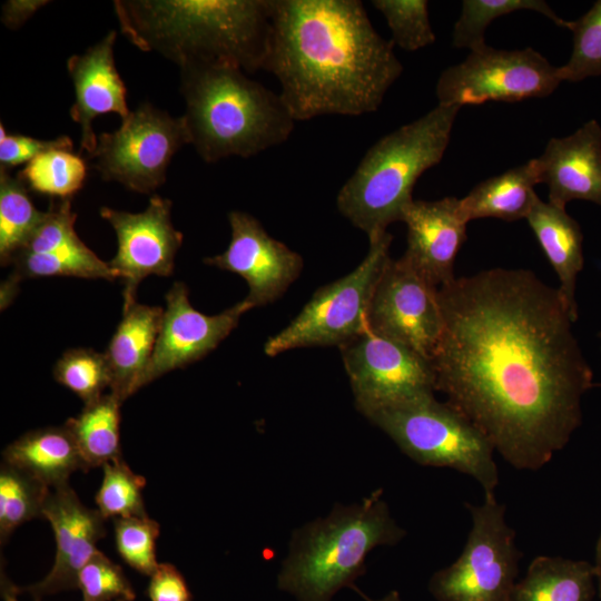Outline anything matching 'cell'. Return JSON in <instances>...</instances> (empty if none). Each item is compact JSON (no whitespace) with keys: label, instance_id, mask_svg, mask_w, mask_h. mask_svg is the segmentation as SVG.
Returning a JSON list of instances; mask_svg holds the SVG:
<instances>
[{"label":"cell","instance_id":"1","mask_svg":"<svg viewBox=\"0 0 601 601\" xmlns=\"http://www.w3.org/2000/svg\"><path fill=\"white\" fill-rule=\"evenodd\" d=\"M435 391L516 470L538 471L582 423L593 373L558 288L492 268L439 288Z\"/></svg>","mask_w":601,"mask_h":601},{"label":"cell","instance_id":"2","mask_svg":"<svg viewBox=\"0 0 601 601\" xmlns=\"http://www.w3.org/2000/svg\"><path fill=\"white\" fill-rule=\"evenodd\" d=\"M263 70L295 121L376 111L403 65L358 0H272Z\"/></svg>","mask_w":601,"mask_h":601},{"label":"cell","instance_id":"3","mask_svg":"<svg viewBox=\"0 0 601 601\" xmlns=\"http://www.w3.org/2000/svg\"><path fill=\"white\" fill-rule=\"evenodd\" d=\"M114 9L128 41L179 68H264L272 0H116Z\"/></svg>","mask_w":601,"mask_h":601},{"label":"cell","instance_id":"4","mask_svg":"<svg viewBox=\"0 0 601 601\" xmlns=\"http://www.w3.org/2000/svg\"><path fill=\"white\" fill-rule=\"evenodd\" d=\"M183 115L199 157L209 164L248 158L285 142L295 120L279 93L230 66L180 68Z\"/></svg>","mask_w":601,"mask_h":601},{"label":"cell","instance_id":"5","mask_svg":"<svg viewBox=\"0 0 601 601\" xmlns=\"http://www.w3.org/2000/svg\"><path fill=\"white\" fill-rule=\"evenodd\" d=\"M460 106L441 105L368 148L336 196L338 211L368 240L402 221L417 179L443 158Z\"/></svg>","mask_w":601,"mask_h":601},{"label":"cell","instance_id":"6","mask_svg":"<svg viewBox=\"0 0 601 601\" xmlns=\"http://www.w3.org/2000/svg\"><path fill=\"white\" fill-rule=\"evenodd\" d=\"M405 534L381 490L358 504L336 506L294 535L278 588L298 601H331L364 573L365 559L374 548L394 545Z\"/></svg>","mask_w":601,"mask_h":601},{"label":"cell","instance_id":"7","mask_svg":"<svg viewBox=\"0 0 601 601\" xmlns=\"http://www.w3.org/2000/svg\"><path fill=\"white\" fill-rule=\"evenodd\" d=\"M365 417L416 463L453 469L476 480L484 495L495 494L499 470L494 446L450 403L430 396L381 408Z\"/></svg>","mask_w":601,"mask_h":601},{"label":"cell","instance_id":"8","mask_svg":"<svg viewBox=\"0 0 601 601\" xmlns=\"http://www.w3.org/2000/svg\"><path fill=\"white\" fill-rule=\"evenodd\" d=\"M388 231L370 239L364 259L346 276L319 287L299 314L270 336L264 352L276 356L289 349L342 346L367 329V309L378 278L391 259Z\"/></svg>","mask_w":601,"mask_h":601},{"label":"cell","instance_id":"9","mask_svg":"<svg viewBox=\"0 0 601 601\" xmlns=\"http://www.w3.org/2000/svg\"><path fill=\"white\" fill-rule=\"evenodd\" d=\"M465 506L472 521L466 543L455 562L431 577L428 591L437 601H506L522 552L505 520V506L495 494Z\"/></svg>","mask_w":601,"mask_h":601},{"label":"cell","instance_id":"10","mask_svg":"<svg viewBox=\"0 0 601 601\" xmlns=\"http://www.w3.org/2000/svg\"><path fill=\"white\" fill-rule=\"evenodd\" d=\"M561 82L559 67L533 48L505 50L485 45L443 70L435 95L439 104L462 108L548 97Z\"/></svg>","mask_w":601,"mask_h":601},{"label":"cell","instance_id":"11","mask_svg":"<svg viewBox=\"0 0 601 601\" xmlns=\"http://www.w3.org/2000/svg\"><path fill=\"white\" fill-rule=\"evenodd\" d=\"M188 144L183 116L171 117L145 102L130 111L117 130L100 134L89 158L104 180L150 194L166 181L170 160Z\"/></svg>","mask_w":601,"mask_h":601},{"label":"cell","instance_id":"12","mask_svg":"<svg viewBox=\"0 0 601 601\" xmlns=\"http://www.w3.org/2000/svg\"><path fill=\"white\" fill-rule=\"evenodd\" d=\"M357 410L364 415L434 396L432 362L366 329L339 346Z\"/></svg>","mask_w":601,"mask_h":601},{"label":"cell","instance_id":"13","mask_svg":"<svg viewBox=\"0 0 601 601\" xmlns=\"http://www.w3.org/2000/svg\"><path fill=\"white\" fill-rule=\"evenodd\" d=\"M437 292L403 257L391 258L367 309V329L431 361L442 333Z\"/></svg>","mask_w":601,"mask_h":601},{"label":"cell","instance_id":"14","mask_svg":"<svg viewBox=\"0 0 601 601\" xmlns=\"http://www.w3.org/2000/svg\"><path fill=\"white\" fill-rule=\"evenodd\" d=\"M170 210L171 201L158 195H154L147 208L137 214L100 208V216L117 236V253L109 266L124 283V309L136 303V293L144 278L173 274L184 237L174 227Z\"/></svg>","mask_w":601,"mask_h":601},{"label":"cell","instance_id":"15","mask_svg":"<svg viewBox=\"0 0 601 601\" xmlns=\"http://www.w3.org/2000/svg\"><path fill=\"white\" fill-rule=\"evenodd\" d=\"M228 221L231 238L227 249L204 263L242 276L248 285L244 299L252 308L273 303L300 275L302 256L273 238L248 213L233 210Z\"/></svg>","mask_w":601,"mask_h":601},{"label":"cell","instance_id":"16","mask_svg":"<svg viewBox=\"0 0 601 601\" xmlns=\"http://www.w3.org/2000/svg\"><path fill=\"white\" fill-rule=\"evenodd\" d=\"M249 309L252 306L243 299L219 314H203L189 303L187 286L180 282L175 283L166 294L159 335L142 375L141 387L214 351Z\"/></svg>","mask_w":601,"mask_h":601},{"label":"cell","instance_id":"17","mask_svg":"<svg viewBox=\"0 0 601 601\" xmlns=\"http://www.w3.org/2000/svg\"><path fill=\"white\" fill-rule=\"evenodd\" d=\"M42 518L50 523L56 539V556L49 573L39 582L20 588L35 601L45 595L77 588L82 566L98 550L97 542L106 535L99 511L85 506L70 485L50 490L42 508Z\"/></svg>","mask_w":601,"mask_h":601},{"label":"cell","instance_id":"18","mask_svg":"<svg viewBox=\"0 0 601 601\" xmlns=\"http://www.w3.org/2000/svg\"><path fill=\"white\" fill-rule=\"evenodd\" d=\"M402 221L407 229L406 249L402 257L436 288L455 279V258L466 239L460 199H413L404 208Z\"/></svg>","mask_w":601,"mask_h":601},{"label":"cell","instance_id":"19","mask_svg":"<svg viewBox=\"0 0 601 601\" xmlns=\"http://www.w3.org/2000/svg\"><path fill=\"white\" fill-rule=\"evenodd\" d=\"M549 203L565 208L574 200L601 205V126L592 119L572 135L551 138L535 158Z\"/></svg>","mask_w":601,"mask_h":601},{"label":"cell","instance_id":"20","mask_svg":"<svg viewBox=\"0 0 601 601\" xmlns=\"http://www.w3.org/2000/svg\"><path fill=\"white\" fill-rule=\"evenodd\" d=\"M116 38L117 31L111 30L83 53L73 55L67 61L75 88L70 117L80 125V151L87 156L97 147L98 136L92 122L99 115L115 112L124 120L130 114L126 86L115 65Z\"/></svg>","mask_w":601,"mask_h":601},{"label":"cell","instance_id":"21","mask_svg":"<svg viewBox=\"0 0 601 601\" xmlns=\"http://www.w3.org/2000/svg\"><path fill=\"white\" fill-rule=\"evenodd\" d=\"M164 309L137 302L122 309V318L105 352L110 373V393L121 402L141 388L150 362Z\"/></svg>","mask_w":601,"mask_h":601},{"label":"cell","instance_id":"22","mask_svg":"<svg viewBox=\"0 0 601 601\" xmlns=\"http://www.w3.org/2000/svg\"><path fill=\"white\" fill-rule=\"evenodd\" d=\"M549 263L558 275V288L572 322L579 309L575 299L577 277L584 265L583 234L579 223L565 208L535 198L525 217Z\"/></svg>","mask_w":601,"mask_h":601},{"label":"cell","instance_id":"23","mask_svg":"<svg viewBox=\"0 0 601 601\" xmlns=\"http://www.w3.org/2000/svg\"><path fill=\"white\" fill-rule=\"evenodd\" d=\"M2 456L49 489L67 484L76 471L89 470L66 425L29 431L9 444Z\"/></svg>","mask_w":601,"mask_h":601},{"label":"cell","instance_id":"24","mask_svg":"<svg viewBox=\"0 0 601 601\" xmlns=\"http://www.w3.org/2000/svg\"><path fill=\"white\" fill-rule=\"evenodd\" d=\"M540 184L535 158L475 185L460 199V215L467 224L480 218L514 221L525 218Z\"/></svg>","mask_w":601,"mask_h":601},{"label":"cell","instance_id":"25","mask_svg":"<svg viewBox=\"0 0 601 601\" xmlns=\"http://www.w3.org/2000/svg\"><path fill=\"white\" fill-rule=\"evenodd\" d=\"M594 580L593 565L588 561L539 555L506 601H592Z\"/></svg>","mask_w":601,"mask_h":601},{"label":"cell","instance_id":"26","mask_svg":"<svg viewBox=\"0 0 601 601\" xmlns=\"http://www.w3.org/2000/svg\"><path fill=\"white\" fill-rule=\"evenodd\" d=\"M121 403L112 393L104 394L66 422L88 469L121 459Z\"/></svg>","mask_w":601,"mask_h":601},{"label":"cell","instance_id":"27","mask_svg":"<svg viewBox=\"0 0 601 601\" xmlns=\"http://www.w3.org/2000/svg\"><path fill=\"white\" fill-rule=\"evenodd\" d=\"M6 279L17 286L22 279L46 276L117 279L109 263L101 260L83 242L49 253H19Z\"/></svg>","mask_w":601,"mask_h":601},{"label":"cell","instance_id":"28","mask_svg":"<svg viewBox=\"0 0 601 601\" xmlns=\"http://www.w3.org/2000/svg\"><path fill=\"white\" fill-rule=\"evenodd\" d=\"M27 185L10 171L0 170V262L12 263L41 223L45 211L38 210Z\"/></svg>","mask_w":601,"mask_h":601},{"label":"cell","instance_id":"29","mask_svg":"<svg viewBox=\"0 0 601 601\" xmlns=\"http://www.w3.org/2000/svg\"><path fill=\"white\" fill-rule=\"evenodd\" d=\"M530 10L545 16L568 29L569 21L559 17L543 0H463L452 32V46L470 51L485 46L484 33L491 22L502 16Z\"/></svg>","mask_w":601,"mask_h":601},{"label":"cell","instance_id":"30","mask_svg":"<svg viewBox=\"0 0 601 601\" xmlns=\"http://www.w3.org/2000/svg\"><path fill=\"white\" fill-rule=\"evenodd\" d=\"M17 176L36 193L67 199L82 188L87 164L72 150L52 149L26 164Z\"/></svg>","mask_w":601,"mask_h":601},{"label":"cell","instance_id":"31","mask_svg":"<svg viewBox=\"0 0 601 601\" xmlns=\"http://www.w3.org/2000/svg\"><path fill=\"white\" fill-rule=\"evenodd\" d=\"M51 489L26 472L2 461L0 466V540L26 522L41 516Z\"/></svg>","mask_w":601,"mask_h":601},{"label":"cell","instance_id":"32","mask_svg":"<svg viewBox=\"0 0 601 601\" xmlns=\"http://www.w3.org/2000/svg\"><path fill=\"white\" fill-rule=\"evenodd\" d=\"M102 467L101 485L95 497L101 516L105 520L148 516L142 497L146 479L136 474L122 457Z\"/></svg>","mask_w":601,"mask_h":601},{"label":"cell","instance_id":"33","mask_svg":"<svg viewBox=\"0 0 601 601\" xmlns=\"http://www.w3.org/2000/svg\"><path fill=\"white\" fill-rule=\"evenodd\" d=\"M55 380L88 404L111 384V373L105 353L91 348L68 349L53 367Z\"/></svg>","mask_w":601,"mask_h":601},{"label":"cell","instance_id":"34","mask_svg":"<svg viewBox=\"0 0 601 601\" xmlns=\"http://www.w3.org/2000/svg\"><path fill=\"white\" fill-rule=\"evenodd\" d=\"M385 18L392 42L405 51H416L435 42L436 37L425 0H373Z\"/></svg>","mask_w":601,"mask_h":601},{"label":"cell","instance_id":"35","mask_svg":"<svg viewBox=\"0 0 601 601\" xmlns=\"http://www.w3.org/2000/svg\"><path fill=\"white\" fill-rule=\"evenodd\" d=\"M573 49L568 62L559 67L562 81L577 82L601 76V0L579 19L569 21Z\"/></svg>","mask_w":601,"mask_h":601},{"label":"cell","instance_id":"36","mask_svg":"<svg viewBox=\"0 0 601 601\" xmlns=\"http://www.w3.org/2000/svg\"><path fill=\"white\" fill-rule=\"evenodd\" d=\"M116 548L122 560L134 570L150 577L158 566L156 541L159 524L150 519H114Z\"/></svg>","mask_w":601,"mask_h":601},{"label":"cell","instance_id":"37","mask_svg":"<svg viewBox=\"0 0 601 601\" xmlns=\"http://www.w3.org/2000/svg\"><path fill=\"white\" fill-rule=\"evenodd\" d=\"M77 588L83 601H134L136 597L122 569L99 550L80 570Z\"/></svg>","mask_w":601,"mask_h":601},{"label":"cell","instance_id":"38","mask_svg":"<svg viewBox=\"0 0 601 601\" xmlns=\"http://www.w3.org/2000/svg\"><path fill=\"white\" fill-rule=\"evenodd\" d=\"M76 219L70 198L52 201L20 253H49L81 243L75 230Z\"/></svg>","mask_w":601,"mask_h":601},{"label":"cell","instance_id":"39","mask_svg":"<svg viewBox=\"0 0 601 601\" xmlns=\"http://www.w3.org/2000/svg\"><path fill=\"white\" fill-rule=\"evenodd\" d=\"M52 149H73L69 136L42 140L24 135H9L0 124V170L10 171L13 167L28 164L37 156Z\"/></svg>","mask_w":601,"mask_h":601},{"label":"cell","instance_id":"40","mask_svg":"<svg viewBox=\"0 0 601 601\" xmlns=\"http://www.w3.org/2000/svg\"><path fill=\"white\" fill-rule=\"evenodd\" d=\"M150 601H191L193 595L183 574L170 563H159L149 577Z\"/></svg>","mask_w":601,"mask_h":601},{"label":"cell","instance_id":"41","mask_svg":"<svg viewBox=\"0 0 601 601\" xmlns=\"http://www.w3.org/2000/svg\"><path fill=\"white\" fill-rule=\"evenodd\" d=\"M50 3L48 0H9L2 4L1 22L11 30L19 29L40 8Z\"/></svg>","mask_w":601,"mask_h":601},{"label":"cell","instance_id":"42","mask_svg":"<svg viewBox=\"0 0 601 601\" xmlns=\"http://www.w3.org/2000/svg\"><path fill=\"white\" fill-rule=\"evenodd\" d=\"M19 594L18 587L3 574V571H1V595L3 601H19Z\"/></svg>","mask_w":601,"mask_h":601},{"label":"cell","instance_id":"43","mask_svg":"<svg viewBox=\"0 0 601 601\" xmlns=\"http://www.w3.org/2000/svg\"><path fill=\"white\" fill-rule=\"evenodd\" d=\"M594 578L597 580L598 593L601 599V533L595 545Z\"/></svg>","mask_w":601,"mask_h":601},{"label":"cell","instance_id":"44","mask_svg":"<svg viewBox=\"0 0 601 601\" xmlns=\"http://www.w3.org/2000/svg\"><path fill=\"white\" fill-rule=\"evenodd\" d=\"M366 601H401L400 593L395 590L388 592L386 595L381 598L380 600H372L368 599L366 595H363Z\"/></svg>","mask_w":601,"mask_h":601},{"label":"cell","instance_id":"45","mask_svg":"<svg viewBox=\"0 0 601 601\" xmlns=\"http://www.w3.org/2000/svg\"><path fill=\"white\" fill-rule=\"evenodd\" d=\"M598 336H599V338H600V341H601V332L599 333V335H598Z\"/></svg>","mask_w":601,"mask_h":601},{"label":"cell","instance_id":"46","mask_svg":"<svg viewBox=\"0 0 601 601\" xmlns=\"http://www.w3.org/2000/svg\"><path fill=\"white\" fill-rule=\"evenodd\" d=\"M594 386H601V383H600V384H595V383H594Z\"/></svg>","mask_w":601,"mask_h":601},{"label":"cell","instance_id":"47","mask_svg":"<svg viewBox=\"0 0 601 601\" xmlns=\"http://www.w3.org/2000/svg\"><path fill=\"white\" fill-rule=\"evenodd\" d=\"M116 601H125V600H116Z\"/></svg>","mask_w":601,"mask_h":601}]
</instances>
